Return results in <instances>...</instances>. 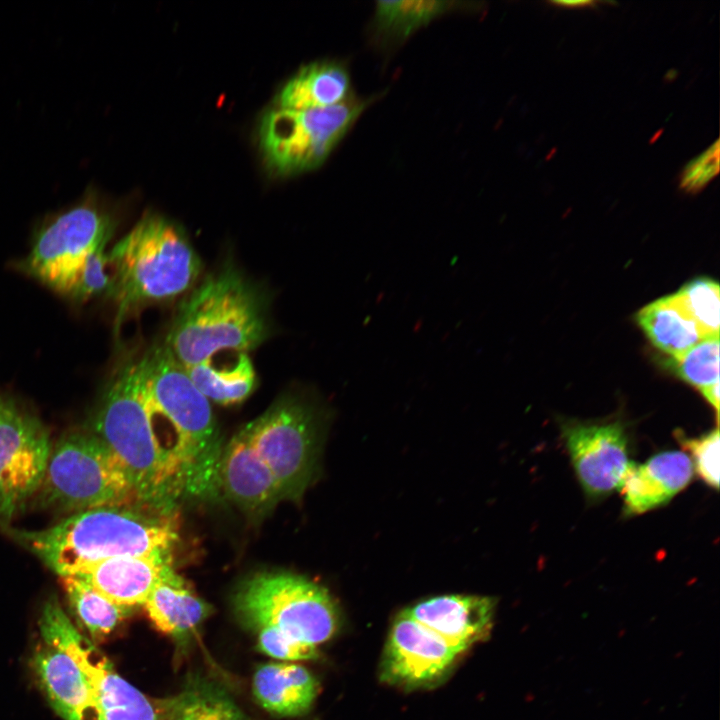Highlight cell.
<instances>
[{
	"label": "cell",
	"instance_id": "cell-28",
	"mask_svg": "<svg viewBox=\"0 0 720 720\" xmlns=\"http://www.w3.org/2000/svg\"><path fill=\"white\" fill-rule=\"evenodd\" d=\"M676 374L700 393L719 383V336L701 340L684 355L672 360Z\"/></svg>",
	"mask_w": 720,
	"mask_h": 720
},
{
	"label": "cell",
	"instance_id": "cell-31",
	"mask_svg": "<svg viewBox=\"0 0 720 720\" xmlns=\"http://www.w3.org/2000/svg\"><path fill=\"white\" fill-rule=\"evenodd\" d=\"M258 649L263 653L284 661L311 660L318 656L317 647L302 642L273 627L256 631Z\"/></svg>",
	"mask_w": 720,
	"mask_h": 720
},
{
	"label": "cell",
	"instance_id": "cell-29",
	"mask_svg": "<svg viewBox=\"0 0 720 720\" xmlns=\"http://www.w3.org/2000/svg\"><path fill=\"white\" fill-rule=\"evenodd\" d=\"M108 242L101 243L85 259L76 281L67 297L76 303H84L98 296L111 295L112 274L108 272L106 252Z\"/></svg>",
	"mask_w": 720,
	"mask_h": 720
},
{
	"label": "cell",
	"instance_id": "cell-14",
	"mask_svg": "<svg viewBox=\"0 0 720 720\" xmlns=\"http://www.w3.org/2000/svg\"><path fill=\"white\" fill-rule=\"evenodd\" d=\"M220 491L242 510L263 516L282 500L278 483L240 430L223 448Z\"/></svg>",
	"mask_w": 720,
	"mask_h": 720
},
{
	"label": "cell",
	"instance_id": "cell-24",
	"mask_svg": "<svg viewBox=\"0 0 720 720\" xmlns=\"http://www.w3.org/2000/svg\"><path fill=\"white\" fill-rule=\"evenodd\" d=\"M473 3L455 1H377L373 17L376 36L382 41L401 42L441 15L471 10Z\"/></svg>",
	"mask_w": 720,
	"mask_h": 720
},
{
	"label": "cell",
	"instance_id": "cell-5",
	"mask_svg": "<svg viewBox=\"0 0 720 720\" xmlns=\"http://www.w3.org/2000/svg\"><path fill=\"white\" fill-rule=\"evenodd\" d=\"M35 496L40 507L73 514L138 503L123 464L92 431L59 438Z\"/></svg>",
	"mask_w": 720,
	"mask_h": 720
},
{
	"label": "cell",
	"instance_id": "cell-10",
	"mask_svg": "<svg viewBox=\"0 0 720 720\" xmlns=\"http://www.w3.org/2000/svg\"><path fill=\"white\" fill-rule=\"evenodd\" d=\"M39 628L45 644L67 653L82 669L94 690L102 720H158L153 698L116 672L72 624L56 598L45 602Z\"/></svg>",
	"mask_w": 720,
	"mask_h": 720
},
{
	"label": "cell",
	"instance_id": "cell-16",
	"mask_svg": "<svg viewBox=\"0 0 720 720\" xmlns=\"http://www.w3.org/2000/svg\"><path fill=\"white\" fill-rule=\"evenodd\" d=\"M170 551L146 556L117 557L74 574L115 604L144 605L157 582L172 569Z\"/></svg>",
	"mask_w": 720,
	"mask_h": 720
},
{
	"label": "cell",
	"instance_id": "cell-21",
	"mask_svg": "<svg viewBox=\"0 0 720 720\" xmlns=\"http://www.w3.org/2000/svg\"><path fill=\"white\" fill-rule=\"evenodd\" d=\"M144 606L158 630L180 641L186 639L211 611L173 568L157 582Z\"/></svg>",
	"mask_w": 720,
	"mask_h": 720
},
{
	"label": "cell",
	"instance_id": "cell-27",
	"mask_svg": "<svg viewBox=\"0 0 720 720\" xmlns=\"http://www.w3.org/2000/svg\"><path fill=\"white\" fill-rule=\"evenodd\" d=\"M675 297L706 337L719 336V285L699 278L679 289Z\"/></svg>",
	"mask_w": 720,
	"mask_h": 720
},
{
	"label": "cell",
	"instance_id": "cell-30",
	"mask_svg": "<svg viewBox=\"0 0 720 720\" xmlns=\"http://www.w3.org/2000/svg\"><path fill=\"white\" fill-rule=\"evenodd\" d=\"M688 451L693 468L710 487H719V430H710L696 438L678 437Z\"/></svg>",
	"mask_w": 720,
	"mask_h": 720
},
{
	"label": "cell",
	"instance_id": "cell-6",
	"mask_svg": "<svg viewBox=\"0 0 720 720\" xmlns=\"http://www.w3.org/2000/svg\"><path fill=\"white\" fill-rule=\"evenodd\" d=\"M233 607L254 632L273 627L316 647L334 636L340 622L324 587L287 571H262L247 578L234 594Z\"/></svg>",
	"mask_w": 720,
	"mask_h": 720
},
{
	"label": "cell",
	"instance_id": "cell-18",
	"mask_svg": "<svg viewBox=\"0 0 720 720\" xmlns=\"http://www.w3.org/2000/svg\"><path fill=\"white\" fill-rule=\"evenodd\" d=\"M33 668L50 704L64 720H102L94 690L71 656L45 644L35 652Z\"/></svg>",
	"mask_w": 720,
	"mask_h": 720
},
{
	"label": "cell",
	"instance_id": "cell-2",
	"mask_svg": "<svg viewBox=\"0 0 720 720\" xmlns=\"http://www.w3.org/2000/svg\"><path fill=\"white\" fill-rule=\"evenodd\" d=\"M12 535L60 577L111 558L170 551L177 539L167 516L124 507L91 509L43 530H14Z\"/></svg>",
	"mask_w": 720,
	"mask_h": 720
},
{
	"label": "cell",
	"instance_id": "cell-7",
	"mask_svg": "<svg viewBox=\"0 0 720 720\" xmlns=\"http://www.w3.org/2000/svg\"><path fill=\"white\" fill-rule=\"evenodd\" d=\"M324 418L312 397L290 392L241 429L274 475L282 500L299 501L312 484Z\"/></svg>",
	"mask_w": 720,
	"mask_h": 720
},
{
	"label": "cell",
	"instance_id": "cell-11",
	"mask_svg": "<svg viewBox=\"0 0 720 720\" xmlns=\"http://www.w3.org/2000/svg\"><path fill=\"white\" fill-rule=\"evenodd\" d=\"M51 448L41 420L16 399L0 395V525L9 524L36 495Z\"/></svg>",
	"mask_w": 720,
	"mask_h": 720
},
{
	"label": "cell",
	"instance_id": "cell-33",
	"mask_svg": "<svg viewBox=\"0 0 720 720\" xmlns=\"http://www.w3.org/2000/svg\"><path fill=\"white\" fill-rule=\"evenodd\" d=\"M552 5H555L557 7L561 8H590L593 7L596 2L595 1H588V0H577V1H553L550 2Z\"/></svg>",
	"mask_w": 720,
	"mask_h": 720
},
{
	"label": "cell",
	"instance_id": "cell-22",
	"mask_svg": "<svg viewBox=\"0 0 720 720\" xmlns=\"http://www.w3.org/2000/svg\"><path fill=\"white\" fill-rule=\"evenodd\" d=\"M158 720H249L216 682L192 676L175 695L153 698Z\"/></svg>",
	"mask_w": 720,
	"mask_h": 720
},
{
	"label": "cell",
	"instance_id": "cell-19",
	"mask_svg": "<svg viewBox=\"0 0 720 720\" xmlns=\"http://www.w3.org/2000/svg\"><path fill=\"white\" fill-rule=\"evenodd\" d=\"M256 701L268 712L283 717L307 713L318 694V682L305 667L296 663L261 665L252 681Z\"/></svg>",
	"mask_w": 720,
	"mask_h": 720
},
{
	"label": "cell",
	"instance_id": "cell-4",
	"mask_svg": "<svg viewBox=\"0 0 720 720\" xmlns=\"http://www.w3.org/2000/svg\"><path fill=\"white\" fill-rule=\"evenodd\" d=\"M91 426L123 464L138 503L161 513L172 510L153 443L140 355L126 358L113 372Z\"/></svg>",
	"mask_w": 720,
	"mask_h": 720
},
{
	"label": "cell",
	"instance_id": "cell-17",
	"mask_svg": "<svg viewBox=\"0 0 720 720\" xmlns=\"http://www.w3.org/2000/svg\"><path fill=\"white\" fill-rule=\"evenodd\" d=\"M693 474L690 457L679 450L662 451L642 464L632 462L620 487L624 513L639 515L667 504Z\"/></svg>",
	"mask_w": 720,
	"mask_h": 720
},
{
	"label": "cell",
	"instance_id": "cell-26",
	"mask_svg": "<svg viewBox=\"0 0 720 720\" xmlns=\"http://www.w3.org/2000/svg\"><path fill=\"white\" fill-rule=\"evenodd\" d=\"M61 578L71 606L93 637L109 634L130 615L132 608L113 603L78 576Z\"/></svg>",
	"mask_w": 720,
	"mask_h": 720
},
{
	"label": "cell",
	"instance_id": "cell-23",
	"mask_svg": "<svg viewBox=\"0 0 720 720\" xmlns=\"http://www.w3.org/2000/svg\"><path fill=\"white\" fill-rule=\"evenodd\" d=\"M637 322L653 346L672 360L707 338L674 294L644 306L637 313Z\"/></svg>",
	"mask_w": 720,
	"mask_h": 720
},
{
	"label": "cell",
	"instance_id": "cell-9",
	"mask_svg": "<svg viewBox=\"0 0 720 720\" xmlns=\"http://www.w3.org/2000/svg\"><path fill=\"white\" fill-rule=\"evenodd\" d=\"M115 225L98 194L89 190L80 202L58 213L38 231L21 267L68 296L85 259L101 243L109 242Z\"/></svg>",
	"mask_w": 720,
	"mask_h": 720
},
{
	"label": "cell",
	"instance_id": "cell-3",
	"mask_svg": "<svg viewBox=\"0 0 720 720\" xmlns=\"http://www.w3.org/2000/svg\"><path fill=\"white\" fill-rule=\"evenodd\" d=\"M113 268L110 295L116 329L137 309L188 293L201 273V259L183 229L155 214L144 216L108 252Z\"/></svg>",
	"mask_w": 720,
	"mask_h": 720
},
{
	"label": "cell",
	"instance_id": "cell-15",
	"mask_svg": "<svg viewBox=\"0 0 720 720\" xmlns=\"http://www.w3.org/2000/svg\"><path fill=\"white\" fill-rule=\"evenodd\" d=\"M495 607V599L487 596L443 595L405 610L461 654L488 636Z\"/></svg>",
	"mask_w": 720,
	"mask_h": 720
},
{
	"label": "cell",
	"instance_id": "cell-12",
	"mask_svg": "<svg viewBox=\"0 0 720 720\" xmlns=\"http://www.w3.org/2000/svg\"><path fill=\"white\" fill-rule=\"evenodd\" d=\"M561 429L585 495L598 500L620 489L632 464L624 425L619 421L592 423L574 420L563 423Z\"/></svg>",
	"mask_w": 720,
	"mask_h": 720
},
{
	"label": "cell",
	"instance_id": "cell-8",
	"mask_svg": "<svg viewBox=\"0 0 720 720\" xmlns=\"http://www.w3.org/2000/svg\"><path fill=\"white\" fill-rule=\"evenodd\" d=\"M368 104L369 100L351 96L326 108L277 107L268 111L259 125V144L267 167L282 176L318 168Z\"/></svg>",
	"mask_w": 720,
	"mask_h": 720
},
{
	"label": "cell",
	"instance_id": "cell-25",
	"mask_svg": "<svg viewBox=\"0 0 720 720\" xmlns=\"http://www.w3.org/2000/svg\"><path fill=\"white\" fill-rule=\"evenodd\" d=\"M184 368L197 389L221 405L242 402L256 387V372L247 353H240L229 368H216L211 361Z\"/></svg>",
	"mask_w": 720,
	"mask_h": 720
},
{
	"label": "cell",
	"instance_id": "cell-20",
	"mask_svg": "<svg viewBox=\"0 0 720 720\" xmlns=\"http://www.w3.org/2000/svg\"><path fill=\"white\" fill-rule=\"evenodd\" d=\"M350 75L336 61H317L302 66L280 89L277 107L290 110L326 108L351 97Z\"/></svg>",
	"mask_w": 720,
	"mask_h": 720
},
{
	"label": "cell",
	"instance_id": "cell-32",
	"mask_svg": "<svg viewBox=\"0 0 720 720\" xmlns=\"http://www.w3.org/2000/svg\"><path fill=\"white\" fill-rule=\"evenodd\" d=\"M719 172V141L716 140L683 170L680 187L688 193L701 191Z\"/></svg>",
	"mask_w": 720,
	"mask_h": 720
},
{
	"label": "cell",
	"instance_id": "cell-13",
	"mask_svg": "<svg viewBox=\"0 0 720 720\" xmlns=\"http://www.w3.org/2000/svg\"><path fill=\"white\" fill-rule=\"evenodd\" d=\"M458 655L444 639L403 610L385 645L381 677L405 688L429 687L448 674Z\"/></svg>",
	"mask_w": 720,
	"mask_h": 720
},
{
	"label": "cell",
	"instance_id": "cell-1",
	"mask_svg": "<svg viewBox=\"0 0 720 720\" xmlns=\"http://www.w3.org/2000/svg\"><path fill=\"white\" fill-rule=\"evenodd\" d=\"M270 330L263 291L229 265L189 291L163 343L183 367H190L222 350H253Z\"/></svg>",
	"mask_w": 720,
	"mask_h": 720
}]
</instances>
